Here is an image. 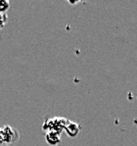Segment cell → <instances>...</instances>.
<instances>
[{
    "mask_svg": "<svg viewBox=\"0 0 137 146\" xmlns=\"http://www.w3.org/2000/svg\"><path fill=\"white\" fill-rule=\"evenodd\" d=\"M80 127L79 125H77L76 123H73V122H68L65 127V131H66L67 134L71 137H75V136L77 135V133L79 132Z\"/></svg>",
    "mask_w": 137,
    "mask_h": 146,
    "instance_id": "4",
    "label": "cell"
},
{
    "mask_svg": "<svg viewBox=\"0 0 137 146\" xmlns=\"http://www.w3.org/2000/svg\"><path fill=\"white\" fill-rule=\"evenodd\" d=\"M10 2L7 1V0H0V13L5 14L10 8Z\"/></svg>",
    "mask_w": 137,
    "mask_h": 146,
    "instance_id": "5",
    "label": "cell"
},
{
    "mask_svg": "<svg viewBox=\"0 0 137 146\" xmlns=\"http://www.w3.org/2000/svg\"><path fill=\"white\" fill-rule=\"evenodd\" d=\"M68 122L69 121H67L66 119H63V118H55L53 120H50L48 122L49 131H56L57 133L60 134L63 129H65V127H66Z\"/></svg>",
    "mask_w": 137,
    "mask_h": 146,
    "instance_id": "2",
    "label": "cell"
},
{
    "mask_svg": "<svg viewBox=\"0 0 137 146\" xmlns=\"http://www.w3.org/2000/svg\"><path fill=\"white\" fill-rule=\"evenodd\" d=\"M4 144V140H3V133H2V129L0 127V146H2Z\"/></svg>",
    "mask_w": 137,
    "mask_h": 146,
    "instance_id": "7",
    "label": "cell"
},
{
    "mask_svg": "<svg viewBox=\"0 0 137 146\" xmlns=\"http://www.w3.org/2000/svg\"><path fill=\"white\" fill-rule=\"evenodd\" d=\"M2 129V133H3V140L4 144L10 145L13 144L16 141H18L19 139V133L16 131L14 127H10V125H4L1 127Z\"/></svg>",
    "mask_w": 137,
    "mask_h": 146,
    "instance_id": "1",
    "label": "cell"
},
{
    "mask_svg": "<svg viewBox=\"0 0 137 146\" xmlns=\"http://www.w3.org/2000/svg\"><path fill=\"white\" fill-rule=\"evenodd\" d=\"M45 139H46V142L51 146H56L60 144V142H61L60 134L57 133L56 131H47V133L45 134Z\"/></svg>",
    "mask_w": 137,
    "mask_h": 146,
    "instance_id": "3",
    "label": "cell"
},
{
    "mask_svg": "<svg viewBox=\"0 0 137 146\" xmlns=\"http://www.w3.org/2000/svg\"><path fill=\"white\" fill-rule=\"evenodd\" d=\"M7 20H8V17H7V14H1L0 13V30L5 27L6 23H7Z\"/></svg>",
    "mask_w": 137,
    "mask_h": 146,
    "instance_id": "6",
    "label": "cell"
}]
</instances>
